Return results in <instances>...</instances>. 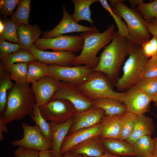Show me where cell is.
<instances>
[{
    "label": "cell",
    "mask_w": 157,
    "mask_h": 157,
    "mask_svg": "<svg viewBox=\"0 0 157 157\" xmlns=\"http://www.w3.org/2000/svg\"><path fill=\"white\" fill-rule=\"evenodd\" d=\"M127 38L115 31L111 42L104 47L94 71L105 74L111 81L117 77L121 67L133 45Z\"/></svg>",
    "instance_id": "2"
},
{
    "label": "cell",
    "mask_w": 157,
    "mask_h": 157,
    "mask_svg": "<svg viewBox=\"0 0 157 157\" xmlns=\"http://www.w3.org/2000/svg\"><path fill=\"white\" fill-rule=\"evenodd\" d=\"M104 115L105 112L104 110L93 105L84 111L76 112L73 116L74 122L69 130V134L94 126L100 122Z\"/></svg>",
    "instance_id": "16"
},
{
    "label": "cell",
    "mask_w": 157,
    "mask_h": 157,
    "mask_svg": "<svg viewBox=\"0 0 157 157\" xmlns=\"http://www.w3.org/2000/svg\"><path fill=\"white\" fill-rule=\"evenodd\" d=\"M8 131L6 125L0 123V140H3L4 138L3 132L7 133Z\"/></svg>",
    "instance_id": "45"
},
{
    "label": "cell",
    "mask_w": 157,
    "mask_h": 157,
    "mask_svg": "<svg viewBox=\"0 0 157 157\" xmlns=\"http://www.w3.org/2000/svg\"><path fill=\"white\" fill-rule=\"evenodd\" d=\"M78 157H87L83 156L81 155L77 156ZM98 157H129L127 156H118L112 154L108 152L106 153L102 156Z\"/></svg>",
    "instance_id": "48"
},
{
    "label": "cell",
    "mask_w": 157,
    "mask_h": 157,
    "mask_svg": "<svg viewBox=\"0 0 157 157\" xmlns=\"http://www.w3.org/2000/svg\"><path fill=\"white\" fill-rule=\"evenodd\" d=\"M157 77V54L149 59L141 72L139 78Z\"/></svg>",
    "instance_id": "38"
},
{
    "label": "cell",
    "mask_w": 157,
    "mask_h": 157,
    "mask_svg": "<svg viewBox=\"0 0 157 157\" xmlns=\"http://www.w3.org/2000/svg\"><path fill=\"white\" fill-rule=\"evenodd\" d=\"M9 72L0 65V116L5 111L7 104V92L13 85Z\"/></svg>",
    "instance_id": "27"
},
{
    "label": "cell",
    "mask_w": 157,
    "mask_h": 157,
    "mask_svg": "<svg viewBox=\"0 0 157 157\" xmlns=\"http://www.w3.org/2000/svg\"><path fill=\"white\" fill-rule=\"evenodd\" d=\"M134 85L153 99L157 94V77L139 78Z\"/></svg>",
    "instance_id": "35"
},
{
    "label": "cell",
    "mask_w": 157,
    "mask_h": 157,
    "mask_svg": "<svg viewBox=\"0 0 157 157\" xmlns=\"http://www.w3.org/2000/svg\"><path fill=\"white\" fill-rule=\"evenodd\" d=\"M74 122L73 117L65 122L58 124L51 122L52 128V147L51 154L52 157H62L60 154L61 146L64 139L69 133Z\"/></svg>",
    "instance_id": "18"
},
{
    "label": "cell",
    "mask_w": 157,
    "mask_h": 157,
    "mask_svg": "<svg viewBox=\"0 0 157 157\" xmlns=\"http://www.w3.org/2000/svg\"><path fill=\"white\" fill-rule=\"evenodd\" d=\"M132 147L136 157H148L153 151V139L151 136H143L137 140Z\"/></svg>",
    "instance_id": "30"
},
{
    "label": "cell",
    "mask_w": 157,
    "mask_h": 157,
    "mask_svg": "<svg viewBox=\"0 0 157 157\" xmlns=\"http://www.w3.org/2000/svg\"><path fill=\"white\" fill-rule=\"evenodd\" d=\"M41 33V29L36 24L27 25L19 24L17 31V43L21 49L30 51Z\"/></svg>",
    "instance_id": "19"
},
{
    "label": "cell",
    "mask_w": 157,
    "mask_h": 157,
    "mask_svg": "<svg viewBox=\"0 0 157 157\" xmlns=\"http://www.w3.org/2000/svg\"><path fill=\"white\" fill-rule=\"evenodd\" d=\"M128 1L132 8L135 9L136 6H137L140 3L143 2L141 0H128Z\"/></svg>",
    "instance_id": "46"
},
{
    "label": "cell",
    "mask_w": 157,
    "mask_h": 157,
    "mask_svg": "<svg viewBox=\"0 0 157 157\" xmlns=\"http://www.w3.org/2000/svg\"><path fill=\"white\" fill-rule=\"evenodd\" d=\"M99 123L90 128L78 130L67 135L62 143L60 154L63 155L73 148L94 137L100 135Z\"/></svg>",
    "instance_id": "17"
},
{
    "label": "cell",
    "mask_w": 157,
    "mask_h": 157,
    "mask_svg": "<svg viewBox=\"0 0 157 157\" xmlns=\"http://www.w3.org/2000/svg\"><path fill=\"white\" fill-rule=\"evenodd\" d=\"M27 78L28 81L32 83L42 77L50 75L48 65L38 60L28 63Z\"/></svg>",
    "instance_id": "29"
},
{
    "label": "cell",
    "mask_w": 157,
    "mask_h": 157,
    "mask_svg": "<svg viewBox=\"0 0 157 157\" xmlns=\"http://www.w3.org/2000/svg\"><path fill=\"white\" fill-rule=\"evenodd\" d=\"M70 151L76 156L98 157L108 152L102 144L100 135L92 138L73 148Z\"/></svg>",
    "instance_id": "20"
},
{
    "label": "cell",
    "mask_w": 157,
    "mask_h": 157,
    "mask_svg": "<svg viewBox=\"0 0 157 157\" xmlns=\"http://www.w3.org/2000/svg\"><path fill=\"white\" fill-rule=\"evenodd\" d=\"M4 28V24L2 20H0V33L3 31Z\"/></svg>",
    "instance_id": "50"
},
{
    "label": "cell",
    "mask_w": 157,
    "mask_h": 157,
    "mask_svg": "<svg viewBox=\"0 0 157 157\" xmlns=\"http://www.w3.org/2000/svg\"><path fill=\"white\" fill-rule=\"evenodd\" d=\"M100 139L108 153L118 156L135 157L132 146L126 140L111 138Z\"/></svg>",
    "instance_id": "22"
},
{
    "label": "cell",
    "mask_w": 157,
    "mask_h": 157,
    "mask_svg": "<svg viewBox=\"0 0 157 157\" xmlns=\"http://www.w3.org/2000/svg\"><path fill=\"white\" fill-rule=\"evenodd\" d=\"M27 63H21L14 64L10 68L9 72L11 80L16 83L26 84L30 83L27 80L28 72Z\"/></svg>",
    "instance_id": "34"
},
{
    "label": "cell",
    "mask_w": 157,
    "mask_h": 157,
    "mask_svg": "<svg viewBox=\"0 0 157 157\" xmlns=\"http://www.w3.org/2000/svg\"><path fill=\"white\" fill-rule=\"evenodd\" d=\"M137 115L126 111L120 115V131L118 139L126 140L131 135L135 127Z\"/></svg>",
    "instance_id": "28"
},
{
    "label": "cell",
    "mask_w": 157,
    "mask_h": 157,
    "mask_svg": "<svg viewBox=\"0 0 157 157\" xmlns=\"http://www.w3.org/2000/svg\"><path fill=\"white\" fill-rule=\"evenodd\" d=\"M155 127L151 118L144 114L137 115L133 130L130 137L126 141L131 145L140 138L150 135L154 133Z\"/></svg>",
    "instance_id": "21"
},
{
    "label": "cell",
    "mask_w": 157,
    "mask_h": 157,
    "mask_svg": "<svg viewBox=\"0 0 157 157\" xmlns=\"http://www.w3.org/2000/svg\"><path fill=\"white\" fill-rule=\"evenodd\" d=\"M31 3V0H20L16 11L10 18L18 24L29 25Z\"/></svg>",
    "instance_id": "33"
},
{
    "label": "cell",
    "mask_w": 157,
    "mask_h": 157,
    "mask_svg": "<svg viewBox=\"0 0 157 157\" xmlns=\"http://www.w3.org/2000/svg\"><path fill=\"white\" fill-rule=\"evenodd\" d=\"M129 55L123 68V75L115 84L119 91L128 90L135 84L149 60L140 45L133 44Z\"/></svg>",
    "instance_id": "5"
},
{
    "label": "cell",
    "mask_w": 157,
    "mask_h": 157,
    "mask_svg": "<svg viewBox=\"0 0 157 157\" xmlns=\"http://www.w3.org/2000/svg\"><path fill=\"white\" fill-rule=\"evenodd\" d=\"M61 81L46 75L32 83L31 88L39 107L47 104L59 88Z\"/></svg>",
    "instance_id": "14"
},
{
    "label": "cell",
    "mask_w": 157,
    "mask_h": 157,
    "mask_svg": "<svg viewBox=\"0 0 157 157\" xmlns=\"http://www.w3.org/2000/svg\"><path fill=\"white\" fill-rule=\"evenodd\" d=\"M39 157H52L51 150L39 151Z\"/></svg>",
    "instance_id": "44"
},
{
    "label": "cell",
    "mask_w": 157,
    "mask_h": 157,
    "mask_svg": "<svg viewBox=\"0 0 157 157\" xmlns=\"http://www.w3.org/2000/svg\"><path fill=\"white\" fill-rule=\"evenodd\" d=\"M39 108L36 103L33 114L30 115L31 119L38 126L43 135L51 142L52 133L51 123L48 122L43 117L40 112Z\"/></svg>",
    "instance_id": "31"
},
{
    "label": "cell",
    "mask_w": 157,
    "mask_h": 157,
    "mask_svg": "<svg viewBox=\"0 0 157 157\" xmlns=\"http://www.w3.org/2000/svg\"><path fill=\"white\" fill-rule=\"evenodd\" d=\"M74 7L73 14L71 15L73 20L76 23L81 20H86L92 25L94 21L91 18L90 7L93 3L99 1L97 0H72Z\"/></svg>",
    "instance_id": "25"
},
{
    "label": "cell",
    "mask_w": 157,
    "mask_h": 157,
    "mask_svg": "<svg viewBox=\"0 0 157 157\" xmlns=\"http://www.w3.org/2000/svg\"><path fill=\"white\" fill-rule=\"evenodd\" d=\"M48 65L51 76L61 82L77 86L85 82L94 72V69L86 65L73 67L63 66L56 64Z\"/></svg>",
    "instance_id": "7"
},
{
    "label": "cell",
    "mask_w": 157,
    "mask_h": 157,
    "mask_svg": "<svg viewBox=\"0 0 157 157\" xmlns=\"http://www.w3.org/2000/svg\"><path fill=\"white\" fill-rule=\"evenodd\" d=\"M39 108L42 115L46 121L58 124L65 122L73 117L76 112L70 102L63 99L50 100Z\"/></svg>",
    "instance_id": "8"
},
{
    "label": "cell",
    "mask_w": 157,
    "mask_h": 157,
    "mask_svg": "<svg viewBox=\"0 0 157 157\" xmlns=\"http://www.w3.org/2000/svg\"><path fill=\"white\" fill-rule=\"evenodd\" d=\"M63 16L59 23L50 31H45L42 33V38H53L64 34L76 32L87 31L99 32L94 26L92 27L84 26L74 21L66 10L65 5L62 6Z\"/></svg>",
    "instance_id": "13"
},
{
    "label": "cell",
    "mask_w": 157,
    "mask_h": 157,
    "mask_svg": "<svg viewBox=\"0 0 157 157\" xmlns=\"http://www.w3.org/2000/svg\"><path fill=\"white\" fill-rule=\"evenodd\" d=\"M15 157H39L37 150L19 147L14 151Z\"/></svg>",
    "instance_id": "42"
},
{
    "label": "cell",
    "mask_w": 157,
    "mask_h": 157,
    "mask_svg": "<svg viewBox=\"0 0 157 157\" xmlns=\"http://www.w3.org/2000/svg\"><path fill=\"white\" fill-rule=\"evenodd\" d=\"M29 83H15L9 90L6 108L0 116V123L6 125L33 114L36 102Z\"/></svg>",
    "instance_id": "1"
},
{
    "label": "cell",
    "mask_w": 157,
    "mask_h": 157,
    "mask_svg": "<svg viewBox=\"0 0 157 157\" xmlns=\"http://www.w3.org/2000/svg\"><path fill=\"white\" fill-rule=\"evenodd\" d=\"M77 87L84 95L92 100L108 98L123 103L125 94V92L114 91L104 74L97 71H94L85 82Z\"/></svg>",
    "instance_id": "6"
},
{
    "label": "cell",
    "mask_w": 157,
    "mask_h": 157,
    "mask_svg": "<svg viewBox=\"0 0 157 157\" xmlns=\"http://www.w3.org/2000/svg\"><path fill=\"white\" fill-rule=\"evenodd\" d=\"M83 44L84 40L80 35H62L51 38H39L33 45L40 50L51 49L53 51L74 53L82 50Z\"/></svg>",
    "instance_id": "9"
},
{
    "label": "cell",
    "mask_w": 157,
    "mask_h": 157,
    "mask_svg": "<svg viewBox=\"0 0 157 157\" xmlns=\"http://www.w3.org/2000/svg\"><path fill=\"white\" fill-rule=\"evenodd\" d=\"M109 1L113 12L123 18L126 23L132 44L141 46L149 40L150 35L146 22L138 11L128 7L124 3L123 0Z\"/></svg>",
    "instance_id": "4"
},
{
    "label": "cell",
    "mask_w": 157,
    "mask_h": 157,
    "mask_svg": "<svg viewBox=\"0 0 157 157\" xmlns=\"http://www.w3.org/2000/svg\"><path fill=\"white\" fill-rule=\"evenodd\" d=\"M21 126L24 131V135L20 140L12 141L11 144L24 148L35 149L41 151L50 150L51 142L42 134L38 125L31 126L23 122Z\"/></svg>",
    "instance_id": "10"
},
{
    "label": "cell",
    "mask_w": 157,
    "mask_h": 157,
    "mask_svg": "<svg viewBox=\"0 0 157 157\" xmlns=\"http://www.w3.org/2000/svg\"><path fill=\"white\" fill-rule=\"evenodd\" d=\"M19 0H0V12L1 13L6 16H12L16 6L19 4Z\"/></svg>",
    "instance_id": "41"
},
{
    "label": "cell",
    "mask_w": 157,
    "mask_h": 157,
    "mask_svg": "<svg viewBox=\"0 0 157 157\" xmlns=\"http://www.w3.org/2000/svg\"><path fill=\"white\" fill-rule=\"evenodd\" d=\"M154 148L152 154L157 157V137L153 139Z\"/></svg>",
    "instance_id": "47"
},
{
    "label": "cell",
    "mask_w": 157,
    "mask_h": 157,
    "mask_svg": "<svg viewBox=\"0 0 157 157\" xmlns=\"http://www.w3.org/2000/svg\"><path fill=\"white\" fill-rule=\"evenodd\" d=\"M38 61L48 65L56 64L70 66L77 56L70 51H54L49 52L39 50L33 45L30 51Z\"/></svg>",
    "instance_id": "15"
},
{
    "label": "cell",
    "mask_w": 157,
    "mask_h": 157,
    "mask_svg": "<svg viewBox=\"0 0 157 157\" xmlns=\"http://www.w3.org/2000/svg\"><path fill=\"white\" fill-rule=\"evenodd\" d=\"M155 106L157 107V94L154 98L153 101Z\"/></svg>",
    "instance_id": "51"
},
{
    "label": "cell",
    "mask_w": 157,
    "mask_h": 157,
    "mask_svg": "<svg viewBox=\"0 0 157 157\" xmlns=\"http://www.w3.org/2000/svg\"><path fill=\"white\" fill-rule=\"evenodd\" d=\"M120 115H105L103 117L99 122L100 138L118 139L120 131Z\"/></svg>",
    "instance_id": "23"
},
{
    "label": "cell",
    "mask_w": 157,
    "mask_h": 157,
    "mask_svg": "<svg viewBox=\"0 0 157 157\" xmlns=\"http://www.w3.org/2000/svg\"><path fill=\"white\" fill-rule=\"evenodd\" d=\"M135 9L140 13L146 21L152 19H157V0L148 3H141Z\"/></svg>",
    "instance_id": "37"
},
{
    "label": "cell",
    "mask_w": 157,
    "mask_h": 157,
    "mask_svg": "<svg viewBox=\"0 0 157 157\" xmlns=\"http://www.w3.org/2000/svg\"><path fill=\"white\" fill-rule=\"evenodd\" d=\"M21 49L18 43L9 42L4 40H0V59Z\"/></svg>",
    "instance_id": "40"
},
{
    "label": "cell",
    "mask_w": 157,
    "mask_h": 157,
    "mask_svg": "<svg viewBox=\"0 0 157 157\" xmlns=\"http://www.w3.org/2000/svg\"><path fill=\"white\" fill-rule=\"evenodd\" d=\"M115 28L114 25L111 24L102 33L99 31H87L81 33L80 35L84 40L82 51L71 65L76 66L85 64L93 69L96 68L100 59L97 54L101 48L112 41Z\"/></svg>",
    "instance_id": "3"
},
{
    "label": "cell",
    "mask_w": 157,
    "mask_h": 157,
    "mask_svg": "<svg viewBox=\"0 0 157 157\" xmlns=\"http://www.w3.org/2000/svg\"><path fill=\"white\" fill-rule=\"evenodd\" d=\"M142 52L146 58H151L157 54V37L154 35L141 46Z\"/></svg>",
    "instance_id": "39"
},
{
    "label": "cell",
    "mask_w": 157,
    "mask_h": 157,
    "mask_svg": "<svg viewBox=\"0 0 157 157\" xmlns=\"http://www.w3.org/2000/svg\"><path fill=\"white\" fill-rule=\"evenodd\" d=\"M37 60L30 51L21 49L5 57L1 60L0 65L8 72L10 66L14 64L28 63Z\"/></svg>",
    "instance_id": "26"
},
{
    "label": "cell",
    "mask_w": 157,
    "mask_h": 157,
    "mask_svg": "<svg viewBox=\"0 0 157 157\" xmlns=\"http://www.w3.org/2000/svg\"><path fill=\"white\" fill-rule=\"evenodd\" d=\"M56 99L68 100L78 112L86 110L93 106L92 100L84 95L77 86L66 82L61 81L59 88L50 100Z\"/></svg>",
    "instance_id": "11"
},
{
    "label": "cell",
    "mask_w": 157,
    "mask_h": 157,
    "mask_svg": "<svg viewBox=\"0 0 157 157\" xmlns=\"http://www.w3.org/2000/svg\"><path fill=\"white\" fill-rule=\"evenodd\" d=\"M148 157H157L156 156L151 154L150 156H149Z\"/></svg>",
    "instance_id": "52"
},
{
    "label": "cell",
    "mask_w": 157,
    "mask_h": 157,
    "mask_svg": "<svg viewBox=\"0 0 157 157\" xmlns=\"http://www.w3.org/2000/svg\"><path fill=\"white\" fill-rule=\"evenodd\" d=\"M4 28L0 33V40H4L13 43H17V27L19 24L10 18L3 16L2 20Z\"/></svg>",
    "instance_id": "32"
},
{
    "label": "cell",
    "mask_w": 157,
    "mask_h": 157,
    "mask_svg": "<svg viewBox=\"0 0 157 157\" xmlns=\"http://www.w3.org/2000/svg\"><path fill=\"white\" fill-rule=\"evenodd\" d=\"M99 1L100 2L104 8L109 12L114 19L118 28L117 32L119 34L127 38L130 42L127 26L125 22L122 20L121 17L113 12L107 0H99Z\"/></svg>",
    "instance_id": "36"
},
{
    "label": "cell",
    "mask_w": 157,
    "mask_h": 157,
    "mask_svg": "<svg viewBox=\"0 0 157 157\" xmlns=\"http://www.w3.org/2000/svg\"><path fill=\"white\" fill-rule=\"evenodd\" d=\"M153 99L134 85L125 92L123 103L126 111L136 115L149 111L150 103Z\"/></svg>",
    "instance_id": "12"
},
{
    "label": "cell",
    "mask_w": 157,
    "mask_h": 157,
    "mask_svg": "<svg viewBox=\"0 0 157 157\" xmlns=\"http://www.w3.org/2000/svg\"><path fill=\"white\" fill-rule=\"evenodd\" d=\"M92 103L93 106L104 110L105 115H119L126 111V107L122 103L113 99L99 98L93 100Z\"/></svg>",
    "instance_id": "24"
},
{
    "label": "cell",
    "mask_w": 157,
    "mask_h": 157,
    "mask_svg": "<svg viewBox=\"0 0 157 157\" xmlns=\"http://www.w3.org/2000/svg\"><path fill=\"white\" fill-rule=\"evenodd\" d=\"M146 22L149 33L157 37V19H152Z\"/></svg>",
    "instance_id": "43"
},
{
    "label": "cell",
    "mask_w": 157,
    "mask_h": 157,
    "mask_svg": "<svg viewBox=\"0 0 157 157\" xmlns=\"http://www.w3.org/2000/svg\"><path fill=\"white\" fill-rule=\"evenodd\" d=\"M62 157H78V156L73 154L71 151H69L65 153Z\"/></svg>",
    "instance_id": "49"
}]
</instances>
